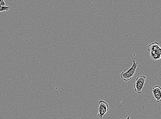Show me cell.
<instances>
[{
    "instance_id": "cell-8",
    "label": "cell",
    "mask_w": 161,
    "mask_h": 119,
    "mask_svg": "<svg viewBox=\"0 0 161 119\" xmlns=\"http://www.w3.org/2000/svg\"><path fill=\"white\" fill-rule=\"evenodd\" d=\"M5 2L3 0H0V6H5Z\"/></svg>"
},
{
    "instance_id": "cell-7",
    "label": "cell",
    "mask_w": 161,
    "mask_h": 119,
    "mask_svg": "<svg viewBox=\"0 0 161 119\" xmlns=\"http://www.w3.org/2000/svg\"><path fill=\"white\" fill-rule=\"evenodd\" d=\"M10 7L9 6H0V12L8 11Z\"/></svg>"
},
{
    "instance_id": "cell-3",
    "label": "cell",
    "mask_w": 161,
    "mask_h": 119,
    "mask_svg": "<svg viewBox=\"0 0 161 119\" xmlns=\"http://www.w3.org/2000/svg\"><path fill=\"white\" fill-rule=\"evenodd\" d=\"M99 113L97 114V117L102 119L103 116L107 113L109 110V106L107 103L103 100H100L99 102Z\"/></svg>"
},
{
    "instance_id": "cell-5",
    "label": "cell",
    "mask_w": 161,
    "mask_h": 119,
    "mask_svg": "<svg viewBox=\"0 0 161 119\" xmlns=\"http://www.w3.org/2000/svg\"><path fill=\"white\" fill-rule=\"evenodd\" d=\"M150 55L153 60H159L161 58V49L151 52Z\"/></svg>"
},
{
    "instance_id": "cell-2",
    "label": "cell",
    "mask_w": 161,
    "mask_h": 119,
    "mask_svg": "<svg viewBox=\"0 0 161 119\" xmlns=\"http://www.w3.org/2000/svg\"><path fill=\"white\" fill-rule=\"evenodd\" d=\"M146 79V77L144 76L137 77L136 78L134 84V89L135 91L137 94L142 93V90L144 86Z\"/></svg>"
},
{
    "instance_id": "cell-6",
    "label": "cell",
    "mask_w": 161,
    "mask_h": 119,
    "mask_svg": "<svg viewBox=\"0 0 161 119\" xmlns=\"http://www.w3.org/2000/svg\"><path fill=\"white\" fill-rule=\"evenodd\" d=\"M159 44L157 42H155L151 44L148 46V50L150 52L156 50L157 49H160Z\"/></svg>"
},
{
    "instance_id": "cell-1",
    "label": "cell",
    "mask_w": 161,
    "mask_h": 119,
    "mask_svg": "<svg viewBox=\"0 0 161 119\" xmlns=\"http://www.w3.org/2000/svg\"><path fill=\"white\" fill-rule=\"evenodd\" d=\"M138 66V64L136 63L135 61H133V65L129 69L125 72H123L121 73L120 76L121 78L125 81L131 80L134 76L136 69Z\"/></svg>"
},
{
    "instance_id": "cell-9",
    "label": "cell",
    "mask_w": 161,
    "mask_h": 119,
    "mask_svg": "<svg viewBox=\"0 0 161 119\" xmlns=\"http://www.w3.org/2000/svg\"><path fill=\"white\" fill-rule=\"evenodd\" d=\"M130 117H131V116H129L126 119H130Z\"/></svg>"
},
{
    "instance_id": "cell-4",
    "label": "cell",
    "mask_w": 161,
    "mask_h": 119,
    "mask_svg": "<svg viewBox=\"0 0 161 119\" xmlns=\"http://www.w3.org/2000/svg\"><path fill=\"white\" fill-rule=\"evenodd\" d=\"M152 93L157 102H160L161 100V88L160 86H156L153 88Z\"/></svg>"
}]
</instances>
